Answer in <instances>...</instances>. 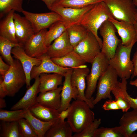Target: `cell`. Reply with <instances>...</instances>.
Returning <instances> with one entry per match:
<instances>
[{
  "label": "cell",
  "instance_id": "4",
  "mask_svg": "<svg viewBox=\"0 0 137 137\" xmlns=\"http://www.w3.org/2000/svg\"><path fill=\"white\" fill-rule=\"evenodd\" d=\"M136 42L135 39L127 46L121 43L117 47L114 56L108 60L109 65L115 71L121 79H128L133 73L134 66L130 55L132 47Z\"/></svg>",
  "mask_w": 137,
  "mask_h": 137
},
{
  "label": "cell",
  "instance_id": "48",
  "mask_svg": "<svg viewBox=\"0 0 137 137\" xmlns=\"http://www.w3.org/2000/svg\"><path fill=\"white\" fill-rule=\"evenodd\" d=\"M130 137H137V133H136L134 132H133L132 134Z\"/></svg>",
  "mask_w": 137,
  "mask_h": 137
},
{
  "label": "cell",
  "instance_id": "49",
  "mask_svg": "<svg viewBox=\"0 0 137 137\" xmlns=\"http://www.w3.org/2000/svg\"><path fill=\"white\" fill-rule=\"evenodd\" d=\"M132 0L134 5H135L136 7H137V0Z\"/></svg>",
  "mask_w": 137,
  "mask_h": 137
},
{
  "label": "cell",
  "instance_id": "28",
  "mask_svg": "<svg viewBox=\"0 0 137 137\" xmlns=\"http://www.w3.org/2000/svg\"><path fill=\"white\" fill-rule=\"evenodd\" d=\"M119 124L125 129L128 137L137 130V109L125 112L120 119Z\"/></svg>",
  "mask_w": 137,
  "mask_h": 137
},
{
  "label": "cell",
  "instance_id": "36",
  "mask_svg": "<svg viewBox=\"0 0 137 137\" xmlns=\"http://www.w3.org/2000/svg\"><path fill=\"white\" fill-rule=\"evenodd\" d=\"M26 110L20 109L8 111L1 109L0 120L7 122L18 121L24 118V115Z\"/></svg>",
  "mask_w": 137,
  "mask_h": 137
},
{
  "label": "cell",
  "instance_id": "7",
  "mask_svg": "<svg viewBox=\"0 0 137 137\" xmlns=\"http://www.w3.org/2000/svg\"><path fill=\"white\" fill-rule=\"evenodd\" d=\"M108 60L101 52L91 63L90 72L86 78L87 86L85 94L87 99L92 98L96 89L97 81L109 66Z\"/></svg>",
  "mask_w": 137,
  "mask_h": 137
},
{
  "label": "cell",
  "instance_id": "1",
  "mask_svg": "<svg viewBox=\"0 0 137 137\" xmlns=\"http://www.w3.org/2000/svg\"><path fill=\"white\" fill-rule=\"evenodd\" d=\"M25 74L19 61L14 59L13 63L4 76H0V98L6 96L13 97L25 84Z\"/></svg>",
  "mask_w": 137,
  "mask_h": 137
},
{
  "label": "cell",
  "instance_id": "30",
  "mask_svg": "<svg viewBox=\"0 0 137 137\" xmlns=\"http://www.w3.org/2000/svg\"><path fill=\"white\" fill-rule=\"evenodd\" d=\"M46 32L45 40L46 46L48 47L52 42L60 37L66 30L67 28L63 20L57 21L53 24Z\"/></svg>",
  "mask_w": 137,
  "mask_h": 137
},
{
  "label": "cell",
  "instance_id": "3",
  "mask_svg": "<svg viewBox=\"0 0 137 137\" xmlns=\"http://www.w3.org/2000/svg\"><path fill=\"white\" fill-rule=\"evenodd\" d=\"M113 17L104 1L95 4L84 15L80 24L96 37L101 48L102 40L98 35V30L102 24Z\"/></svg>",
  "mask_w": 137,
  "mask_h": 137
},
{
  "label": "cell",
  "instance_id": "50",
  "mask_svg": "<svg viewBox=\"0 0 137 137\" xmlns=\"http://www.w3.org/2000/svg\"><path fill=\"white\" fill-rule=\"evenodd\" d=\"M30 0H28V2H29V1H30Z\"/></svg>",
  "mask_w": 137,
  "mask_h": 137
},
{
  "label": "cell",
  "instance_id": "41",
  "mask_svg": "<svg viewBox=\"0 0 137 137\" xmlns=\"http://www.w3.org/2000/svg\"><path fill=\"white\" fill-rule=\"evenodd\" d=\"M3 58L0 56V74L3 77L10 67V65L6 63L3 60Z\"/></svg>",
  "mask_w": 137,
  "mask_h": 137
},
{
  "label": "cell",
  "instance_id": "43",
  "mask_svg": "<svg viewBox=\"0 0 137 137\" xmlns=\"http://www.w3.org/2000/svg\"><path fill=\"white\" fill-rule=\"evenodd\" d=\"M70 107L62 111L59 113V118L61 121H65V119L68 117L70 112Z\"/></svg>",
  "mask_w": 137,
  "mask_h": 137
},
{
  "label": "cell",
  "instance_id": "23",
  "mask_svg": "<svg viewBox=\"0 0 137 137\" xmlns=\"http://www.w3.org/2000/svg\"><path fill=\"white\" fill-rule=\"evenodd\" d=\"M15 11L12 10L0 22V36L12 42L18 43L15 37V25L13 16Z\"/></svg>",
  "mask_w": 137,
  "mask_h": 137
},
{
  "label": "cell",
  "instance_id": "22",
  "mask_svg": "<svg viewBox=\"0 0 137 137\" xmlns=\"http://www.w3.org/2000/svg\"><path fill=\"white\" fill-rule=\"evenodd\" d=\"M51 59L56 64L63 67L74 68L87 67L85 61L73 50L63 57Z\"/></svg>",
  "mask_w": 137,
  "mask_h": 137
},
{
  "label": "cell",
  "instance_id": "5",
  "mask_svg": "<svg viewBox=\"0 0 137 137\" xmlns=\"http://www.w3.org/2000/svg\"><path fill=\"white\" fill-rule=\"evenodd\" d=\"M118 77L115 71L109 65L98 80L96 96L92 101L94 106L103 99H112L111 92L120 88Z\"/></svg>",
  "mask_w": 137,
  "mask_h": 137
},
{
  "label": "cell",
  "instance_id": "11",
  "mask_svg": "<svg viewBox=\"0 0 137 137\" xmlns=\"http://www.w3.org/2000/svg\"><path fill=\"white\" fill-rule=\"evenodd\" d=\"M95 4L88 5L81 8L64 7L53 5L50 9L62 18L67 28L74 25L79 24L84 15Z\"/></svg>",
  "mask_w": 137,
  "mask_h": 137
},
{
  "label": "cell",
  "instance_id": "21",
  "mask_svg": "<svg viewBox=\"0 0 137 137\" xmlns=\"http://www.w3.org/2000/svg\"><path fill=\"white\" fill-rule=\"evenodd\" d=\"M62 86L57 89L40 92L37 97V102L48 108L58 110L61 104V93Z\"/></svg>",
  "mask_w": 137,
  "mask_h": 137
},
{
  "label": "cell",
  "instance_id": "10",
  "mask_svg": "<svg viewBox=\"0 0 137 137\" xmlns=\"http://www.w3.org/2000/svg\"><path fill=\"white\" fill-rule=\"evenodd\" d=\"M22 13L31 23L35 33L49 28L53 24L57 21L63 20L59 14L53 11L47 13H36L24 10Z\"/></svg>",
  "mask_w": 137,
  "mask_h": 137
},
{
  "label": "cell",
  "instance_id": "44",
  "mask_svg": "<svg viewBox=\"0 0 137 137\" xmlns=\"http://www.w3.org/2000/svg\"><path fill=\"white\" fill-rule=\"evenodd\" d=\"M34 1L35 0H31ZM43 2L48 9L50 10L52 7L57 0H40Z\"/></svg>",
  "mask_w": 137,
  "mask_h": 137
},
{
  "label": "cell",
  "instance_id": "47",
  "mask_svg": "<svg viewBox=\"0 0 137 137\" xmlns=\"http://www.w3.org/2000/svg\"><path fill=\"white\" fill-rule=\"evenodd\" d=\"M129 84L131 85L137 87V78L133 81H130L129 82ZM136 98H137V96Z\"/></svg>",
  "mask_w": 137,
  "mask_h": 137
},
{
  "label": "cell",
  "instance_id": "19",
  "mask_svg": "<svg viewBox=\"0 0 137 137\" xmlns=\"http://www.w3.org/2000/svg\"><path fill=\"white\" fill-rule=\"evenodd\" d=\"M108 20L115 27L121 38L122 44L128 46L136 39V32L133 24L126 21H118L113 17H111Z\"/></svg>",
  "mask_w": 137,
  "mask_h": 137
},
{
  "label": "cell",
  "instance_id": "14",
  "mask_svg": "<svg viewBox=\"0 0 137 137\" xmlns=\"http://www.w3.org/2000/svg\"><path fill=\"white\" fill-rule=\"evenodd\" d=\"M47 31L46 29L42 30L30 37L23 46L27 54L37 58L46 53L48 47L45 44V36Z\"/></svg>",
  "mask_w": 137,
  "mask_h": 137
},
{
  "label": "cell",
  "instance_id": "13",
  "mask_svg": "<svg viewBox=\"0 0 137 137\" xmlns=\"http://www.w3.org/2000/svg\"><path fill=\"white\" fill-rule=\"evenodd\" d=\"M13 57L19 60L21 63L25 74L26 85L27 88L31 86V72L34 66H38L41 63V60L39 58H34L28 55L26 53L23 47L17 46L13 47L11 50Z\"/></svg>",
  "mask_w": 137,
  "mask_h": 137
},
{
  "label": "cell",
  "instance_id": "32",
  "mask_svg": "<svg viewBox=\"0 0 137 137\" xmlns=\"http://www.w3.org/2000/svg\"><path fill=\"white\" fill-rule=\"evenodd\" d=\"M93 137H128L124 128L119 126L112 128H98L95 132Z\"/></svg>",
  "mask_w": 137,
  "mask_h": 137
},
{
  "label": "cell",
  "instance_id": "24",
  "mask_svg": "<svg viewBox=\"0 0 137 137\" xmlns=\"http://www.w3.org/2000/svg\"><path fill=\"white\" fill-rule=\"evenodd\" d=\"M61 74L53 73H42L39 76V92L55 89L62 84L63 77Z\"/></svg>",
  "mask_w": 137,
  "mask_h": 137
},
{
  "label": "cell",
  "instance_id": "27",
  "mask_svg": "<svg viewBox=\"0 0 137 137\" xmlns=\"http://www.w3.org/2000/svg\"><path fill=\"white\" fill-rule=\"evenodd\" d=\"M73 132L67 121H62L59 118L46 133L45 137H72Z\"/></svg>",
  "mask_w": 137,
  "mask_h": 137
},
{
  "label": "cell",
  "instance_id": "37",
  "mask_svg": "<svg viewBox=\"0 0 137 137\" xmlns=\"http://www.w3.org/2000/svg\"><path fill=\"white\" fill-rule=\"evenodd\" d=\"M18 122L21 137H38L31 125L26 119L22 118Z\"/></svg>",
  "mask_w": 137,
  "mask_h": 137
},
{
  "label": "cell",
  "instance_id": "46",
  "mask_svg": "<svg viewBox=\"0 0 137 137\" xmlns=\"http://www.w3.org/2000/svg\"><path fill=\"white\" fill-rule=\"evenodd\" d=\"M136 32V39L137 42V14L135 19V22L134 24Z\"/></svg>",
  "mask_w": 137,
  "mask_h": 137
},
{
  "label": "cell",
  "instance_id": "17",
  "mask_svg": "<svg viewBox=\"0 0 137 137\" xmlns=\"http://www.w3.org/2000/svg\"><path fill=\"white\" fill-rule=\"evenodd\" d=\"M66 30L48 47L45 54L51 58L63 57L73 51Z\"/></svg>",
  "mask_w": 137,
  "mask_h": 137
},
{
  "label": "cell",
  "instance_id": "31",
  "mask_svg": "<svg viewBox=\"0 0 137 137\" xmlns=\"http://www.w3.org/2000/svg\"><path fill=\"white\" fill-rule=\"evenodd\" d=\"M17 46H23L19 43H13L0 36V54L3 58L10 65L13 63L14 60L11 55L12 50L13 47Z\"/></svg>",
  "mask_w": 137,
  "mask_h": 137
},
{
  "label": "cell",
  "instance_id": "33",
  "mask_svg": "<svg viewBox=\"0 0 137 137\" xmlns=\"http://www.w3.org/2000/svg\"><path fill=\"white\" fill-rule=\"evenodd\" d=\"M24 0H0V17L2 18L12 10L19 12L24 10L23 4Z\"/></svg>",
  "mask_w": 137,
  "mask_h": 137
},
{
  "label": "cell",
  "instance_id": "26",
  "mask_svg": "<svg viewBox=\"0 0 137 137\" xmlns=\"http://www.w3.org/2000/svg\"><path fill=\"white\" fill-rule=\"evenodd\" d=\"M34 117L44 121H51L59 118L57 110L49 108L36 102L29 109Z\"/></svg>",
  "mask_w": 137,
  "mask_h": 137
},
{
  "label": "cell",
  "instance_id": "15",
  "mask_svg": "<svg viewBox=\"0 0 137 137\" xmlns=\"http://www.w3.org/2000/svg\"><path fill=\"white\" fill-rule=\"evenodd\" d=\"M13 19L15 30V37L18 43L24 45L35 33L31 23L25 16L14 13Z\"/></svg>",
  "mask_w": 137,
  "mask_h": 137
},
{
  "label": "cell",
  "instance_id": "35",
  "mask_svg": "<svg viewBox=\"0 0 137 137\" xmlns=\"http://www.w3.org/2000/svg\"><path fill=\"white\" fill-rule=\"evenodd\" d=\"M2 121L0 137H21L18 121Z\"/></svg>",
  "mask_w": 137,
  "mask_h": 137
},
{
  "label": "cell",
  "instance_id": "29",
  "mask_svg": "<svg viewBox=\"0 0 137 137\" xmlns=\"http://www.w3.org/2000/svg\"><path fill=\"white\" fill-rule=\"evenodd\" d=\"M70 43L73 48L87 36L89 32L80 24L72 25L66 29Z\"/></svg>",
  "mask_w": 137,
  "mask_h": 137
},
{
  "label": "cell",
  "instance_id": "39",
  "mask_svg": "<svg viewBox=\"0 0 137 137\" xmlns=\"http://www.w3.org/2000/svg\"><path fill=\"white\" fill-rule=\"evenodd\" d=\"M111 92L114 96L115 100L116 101L120 109H121L124 112H127L131 108V105L124 96L121 88L118 90H113Z\"/></svg>",
  "mask_w": 137,
  "mask_h": 137
},
{
  "label": "cell",
  "instance_id": "2",
  "mask_svg": "<svg viewBox=\"0 0 137 137\" xmlns=\"http://www.w3.org/2000/svg\"><path fill=\"white\" fill-rule=\"evenodd\" d=\"M70 107L67 121L73 132H80L95 119L94 112L84 101L75 100L71 104Z\"/></svg>",
  "mask_w": 137,
  "mask_h": 137
},
{
  "label": "cell",
  "instance_id": "12",
  "mask_svg": "<svg viewBox=\"0 0 137 137\" xmlns=\"http://www.w3.org/2000/svg\"><path fill=\"white\" fill-rule=\"evenodd\" d=\"M90 70L87 67L73 68L71 77V82L72 86L76 88L78 90V94L77 100L85 101L92 109L94 107L92 103L94 98L92 97L90 99H88L85 94L86 88V78Z\"/></svg>",
  "mask_w": 137,
  "mask_h": 137
},
{
  "label": "cell",
  "instance_id": "45",
  "mask_svg": "<svg viewBox=\"0 0 137 137\" xmlns=\"http://www.w3.org/2000/svg\"><path fill=\"white\" fill-rule=\"evenodd\" d=\"M5 101L3 98H0V108L2 109L6 107Z\"/></svg>",
  "mask_w": 137,
  "mask_h": 137
},
{
  "label": "cell",
  "instance_id": "18",
  "mask_svg": "<svg viewBox=\"0 0 137 137\" xmlns=\"http://www.w3.org/2000/svg\"><path fill=\"white\" fill-rule=\"evenodd\" d=\"M73 68L69 70L64 76L63 82L61 93V104L60 107L57 110L59 113L69 107L72 99L77 100L78 94L77 89L73 86L71 82V77Z\"/></svg>",
  "mask_w": 137,
  "mask_h": 137
},
{
  "label": "cell",
  "instance_id": "16",
  "mask_svg": "<svg viewBox=\"0 0 137 137\" xmlns=\"http://www.w3.org/2000/svg\"><path fill=\"white\" fill-rule=\"evenodd\" d=\"M41 60V64L38 66H34L31 73V79H35L42 73H57L64 77L71 68L60 67L54 62L51 58L46 54L38 57Z\"/></svg>",
  "mask_w": 137,
  "mask_h": 137
},
{
  "label": "cell",
  "instance_id": "34",
  "mask_svg": "<svg viewBox=\"0 0 137 137\" xmlns=\"http://www.w3.org/2000/svg\"><path fill=\"white\" fill-rule=\"evenodd\" d=\"M104 0H57L53 5L64 7L81 8Z\"/></svg>",
  "mask_w": 137,
  "mask_h": 137
},
{
  "label": "cell",
  "instance_id": "38",
  "mask_svg": "<svg viewBox=\"0 0 137 137\" xmlns=\"http://www.w3.org/2000/svg\"><path fill=\"white\" fill-rule=\"evenodd\" d=\"M101 119H96L81 132L75 133L72 137H93L95 132L101 123Z\"/></svg>",
  "mask_w": 137,
  "mask_h": 137
},
{
  "label": "cell",
  "instance_id": "9",
  "mask_svg": "<svg viewBox=\"0 0 137 137\" xmlns=\"http://www.w3.org/2000/svg\"><path fill=\"white\" fill-rule=\"evenodd\" d=\"M73 50L77 53L86 63H92L101 52V48L95 35L89 32L87 37Z\"/></svg>",
  "mask_w": 137,
  "mask_h": 137
},
{
  "label": "cell",
  "instance_id": "42",
  "mask_svg": "<svg viewBox=\"0 0 137 137\" xmlns=\"http://www.w3.org/2000/svg\"><path fill=\"white\" fill-rule=\"evenodd\" d=\"M132 61L134 66L133 72L131 76V79H132L135 77H137V48Z\"/></svg>",
  "mask_w": 137,
  "mask_h": 137
},
{
  "label": "cell",
  "instance_id": "25",
  "mask_svg": "<svg viewBox=\"0 0 137 137\" xmlns=\"http://www.w3.org/2000/svg\"><path fill=\"white\" fill-rule=\"evenodd\" d=\"M24 118L30 124L38 137H44L48 130L59 118L49 121H43L34 117L29 109L26 110Z\"/></svg>",
  "mask_w": 137,
  "mask_h": 137
},
{
  "label": "cell",
  "instance_id": "20",
  "mask_svg": "<svg viewBox=\"0 0 137 137\" xmlns=\"http://www.w3.org/2000/svg\"><path fill=\"white\" fill-rule=\"evenodd\" d=\"M39 77L35 78L33 84L27 88L23 96L12 106L11 110L29 109L37 102V94L39 92Z\"/></svg>",
  "mask_w": 137,
  "mask_h": 137
},
{
  "label": "cell",
  "instance_id": "8",
  "mask_svg": "<svg viewBox=\"0 0 137 137\" xmlns=\"http://www.w3.org/2000/svg\"><path fill=\"white\" fill-rule=\"evenodd\" d=\"M99 30L102 38L101 52L109 60L114 56L121 40L116 35L115 27L108 20L103 23Z\"/></svg>",
  "mask_w": 137,
  "mask_h": 137
},
{
  "label": "cell",
  "instance_id": "6",
  "mask_svg": "<svg viewBox=\"0 0 137 137\" xmlns=\"http://www.w3.org/2000/svg\"><path fill=\"white\" fill-rule=\"evenodd\" d=\"M113 17L134 24L137 9L132 0H104Z\"/></svg>",
  "mask_w": 137,
  "mask_h": 137
},
{
  "label": "cell",
  "instance_id": "40",
  "mask_svg": "<svg viewBox=\"0 0 137 137\" xmlns=\"http://www.w3.org/2000/svg\"><path fill=\"white\" fill-rule=\"evenodd\" d=\"M102 108L104 110L107 111L120 109L116 101L112 99L106 101L103 105Z\"/></svg>",
  "mask_w": 137,
  "mask_h": 137
}]
</instances>
